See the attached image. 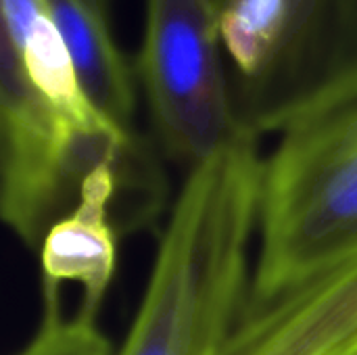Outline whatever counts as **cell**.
Segmentation results:
<instances>
[{"instance_id":"cell-1","label":"cell","mask_w":357,"mask_h":355,"mask_svg":"<svg viewBox=\"0 0 357 355\" xmlns=\"http://www.w3.org/2000/svg\"><path fill=\"white\" fill-rule=\"evenodd\" d=\"M261 155L249 134L188 169L115 355H220L249 295Z\"/></svg>"},{"instance_id":"cell-2","label":"cell","mask_w":357,"mask_h":355,"mask_svg":"<svg viewBox=\"0 0 357 355\" xmlns=\"http://www.w3.org/2000/svg\"><path fill=\"white\" fill-rule=\"evenodd\" d=\"M257 243L245 305L270 301L357 255V65L320 84L257 132Z\"/></svg>"},{"instance_id":"cell-3","label":"cell","mask_w":357,"mask_h":355,"mask_svg":"<svg viewBox=\"0 0 357 355\" xmlns=\"http://www.w3.org/2000/svg\"><path fill=\"white\" fill-rule=\"evenodd\" d=\"M213 0H146L136 65L165 153L188 169L253 134L220 61Z\"/></svg>"},{"instance_id":"cell-4","label":"cell","mask_w":357,"mask_h":355,"mask_svg":"<svg viewBox=\"0 0 357 355\" xmlns=\"http://www.w3.org/2000/svg\"><path fill=\"white\" fill-rule=\"evenodd\" d=\"M151 157L126 163L107 159L79 184L73 207L56 220L40 243L42 291H61L65 282L82 287L79 312L98 318L117 270L115 199L132 190L140 209L161 203Z\"/></svg>"},{"instance_id":"cell-5","label":"cell","mask_w":357,"mask_h":355,"mask_svg":"<svg viewBox=\"0 0 357 355\" xmlns=\"http://www.w3.org/2000/svg\"><path fill=\"white\" fill-rule=\"evenodd\" d=\"M357 65V0H287V23L264 75L241 90L238 113L257 130L310 90Z\"/></svg>"},{"instance_id":"cell-6","label":"cell","mask_w":357,"mask_h":355,"mask_svg":"<svg viewBox=\"0 0 357 355\" xmlns=\"http://www.w3.org/2000/svg\"><path fill=\"white\" fill-rule=\"evenodd\" d=\"M46 8L69 48L88 98L107 117L132 132L136 113L134 73L111 36L109 19L90 10L82 0H46Z\"/></svg>"},{"instance_id":"cell-7","label":"cell","mask_w":357,"mask_h":355,"mask_svg":"<svg viewBox=\"0 0 357 355\" xmlns=\"http://www.w3.org/2000/svg\"><path fill=\"white\" fill-rule=\"evenodd\" d=\"M287 23V0H224L218 10L220 44L236 67L241 90L268 69Z\"/></svg>"},{"instance_id":"cell-8","label":"cell","mask_w":357,"mask_h":355,"mask_svg":"<svg viewBox=\"0 0 357 355\" xmlns=\"http://www.w3.org/2000/svg\"><path fill=\"white\" fill-rule=\"evenodd\" d=\"M61 291H42V322L27 345L15 355H115L98 318L79 310L63 314Z\"/></svg>"},{"instance_id":"cell-9","label":"cell","mask_w":357,"mask_h":355,"mask_svg":"<svg viewBox=\"0 0 357 355\" xmlns=\"http://www.w3.org/2000/svg\"><path fill=\"white\" fill-rule=\"evenodd\" d=\"M48 15L46 0H2V38L21 52L36 23Z\"/></svg>"},{"instance_id":"cell-10","label":"cell","mask_w":357,"mask_h":355,"mask_svg":"<svg viewBox=\"0 0 357 355\" xmlns=\"http://www.w3.org/2000/svg\"><path fill=\"white\" fill-rule=\"evenodd\" d=\"M90 10H94L96 15L109 19V8H111V0H82Z\"/></svg>"},{"instance_id":"cell-11","label":"cell","mask_w":357,"mask_h":355,"mask_svg":"<svg viewBox=\"0 0 357 355\" xmlns=\"http://www.w3.org/2000/svg\"><path fill=\"white\" fill-rule=\"evenodd\" d=\"M213 4H215V8H218V10H220V6H222V4H224V0H213Z\"/></svg>"}]
</instances>
